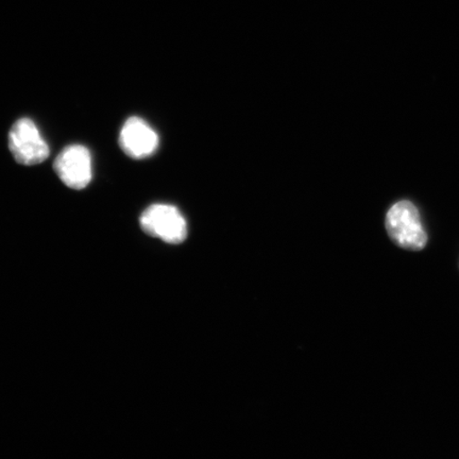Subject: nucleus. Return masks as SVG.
<instances>
[{"mask_svg": "<svg viewBox=\"0 0 459 459\" xmlns=\"http://www.w3.org/2000/svg\"><path fill=\"white\" fill-rule=\"evenodd\" d=\"M386 229L389 238L400 248L420 251L428 243L420 214L410 201H400L390 208L386 216Z\"/></svg>", "mask_w": 459, "mask_h": 459, "instance_id": "f257e3e1", "label": "nucleus"}, {"mask_svg": "<svg viewBox=\"0 0 459 459\" xmlns=\"http://www.w3.org/2000/svg\"><path fill=\"white\" fill-rule=\"evenodd\" d=\"M143 231L151 237L177 245L185 242L187 237V223L181 212L170 204L149 206L140 220Z\"/></svg>", "mask_w": 459, "mask_h": 459, "instance_id": "f03ea898", "label": "nucleus"}, {"mask_svg": "<svg viewBox=\"0 0 459 459\" xmlns=\"http://www.w3.org/2000/svg\"><path fill=\"white\" fill-rule=\"evenodd\" d=\"M9 148L16 162L25 166L41 164L50 153L48 143L29 118L17 120L11 128Z\"/></svg>", "mask_w": 459, "mask_h": 459, "instance_id": "7ed1b4c3", "label": "nucleus"}, {"mask_svg": "<svg viewBox=\"0 0 459 459\" xmlns=\"http://www.w3.org/2000/svg\"><path fill=\"white\" fill-rule=\"evenodd\" d=\"M54 169L67 187L83 189L93 177L89 149L82 145L68 146L56 157Z\"/></svg>", "mask_w": 459, "mask_h": 459, "instance_id": "20e7f679", "label": "nucleus"}, {"mask_svg": "<svg viewBox=\"0 0 459 459\" xmlns=\"http://www.w3.org/2000/svg\"><path fill=\"white\" fill-rule=\"evenodd\" d=\"M160 140L156 131L146 120L130 117L126 120L119 134V145L128 157L143 160L157 152Z\"/></svg>", "mask_w": 459, "mask_h": 459, "instance_id": "39448f33", "label": "nucleus"}]
</instances>
